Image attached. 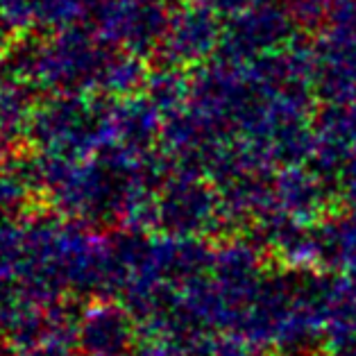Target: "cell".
I'll list each match as a JSON object with an SVG mask.
<instances>
[{"mask_svg":"<svg viewBox=\"0 0 356 356\" xmlns=\"http://www.w3.org/2000/svg\"><path fill=\"white\" fill-rule=\"evenodd\" d=\"M316 91L327 105L356 98V0H332L327 21L318 30Z\"/></svg>","mask_w":356,"mask_h":356,"instance_id":"6da1fadb","label":"cell"},{"mask_svg":"<svg viewBox=\"0 0 356 356\" xmlns=\"http://www.w3.org/2000/svg\"><path fill=\"white\" fill-rule=\"evenodd\" d=\"M295 37H298V25L291 19L286 5L261 0L232 16L229 25L225 28L218 55L248 64L252 59L286 48Z\"/></svg>","mask_w":356,"mask_h":356,"instance_id":"7a4b0ae2","label":"cell"},{"mask_svg":"<svg viewBox=\"0 0 356 356\" xmlns=\"http://www.w3.org/2000/svg\"><path fill=\"white\" fill-rule=\"evenodd\" d=\"M277 356H304V354H277Z\"/></svg>","mask_w":356,"mask_h":356,"instance_id":"ba28073f","label":"cell"},{"mask_svg":"<svg viewBox=\"0 0 356 356\" xmlns=\"http://www.w3.org/2000/svg\"><path fill=\"white\" fill-rule=\"evenodd\" d=\"M275 209L302 227H314L332 216L334 193L329 177L307 163L282 166L273 177Z\"/></svg>","mask_w":356,"mask_h":356,"instance_id":"3957f363","label":"cell"},{"mask_svg":"<svg viewBox=\"0 0 356 356\" xmlns=\"http://www.w3.org/2000/svg\"><path fill=\"white\" fill-rule=\"evenodd\" d=\"M336 184H338V200L345 207V211L356 213V154L338 172Z\"/></svg>","mask_w":356,"mask_h":356,"instance_id":"52a82bcc","label":"cell"},{"mask_svg":"<svg viewBox=\"0 0 356 356\" xmlns=\"http://www.w3.org/2000/svg\"><path fill=\"white\" fill-rule=\"evenodd\" d=\"M323 273L347 275L356 273V213H332L316 225Z\"/></svg>","mask_w":356,"mask_h":356,"instance_id":"277c9868","label":"cell"},{"mask_svg":"<svg viewBox=\"0 0 356 356\" xmlns=\"http://www.w3.org/2000/svg\"><path fill=\"white\" fill-rule=\"evenodd\" d=\"M332 0H286V10L298 30H320L327 21Z\"/></svg>","mask_w":356,"mask_h":356,"instance_id":"8992f818","label":"cell"},{"mask_svg":"<svg viewBox=\"0 0 356 356\" xmlns=\"http://www.w3.org/2000/svg\"><path fill=\"white\" fill-rule=\"evenodd\" d=\"M202 356H264V347L238 332H218L204 336Z\"/></svg>","mask_w":356,"mask_h":356,"instance_id":"5b68a950","label":"cell"}]
</instances>
